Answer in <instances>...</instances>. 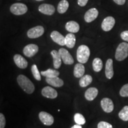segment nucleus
<instances>
[{
	"instance_id": "27",
	"label": "nucleus",
	"mask_w": 128,
	"mask_h": 128,
	"mask_svg": "<svg viewBox=\"0 0 128 128\" xmlns=\"http://www.w3.org/2000/svg\"><path fill=\"white\" fill-rule=\"evenodd\" d=\"M119 117L124 121H128V106H125L119 113Z\"/></svg>"
},
{
	"instance_id": "18",
	"label": "nucleus",
	"mask_w": 128,
	"mask_h": 128,
	"mask_svg": "<svg viewBox=\"0 0 128 128\" xmlns=\"http://www.w3.org/2000/svg\"><path fill=\"white\" fill-rule=\"evenodd\" d=\"M98 91L95 87H91L87 90L85 92V97L88 101H92L98 95Z\"/></svg>"
},
{
	"instance_id": "25",
	"label": "nucleus",
	"mask_w": 128,
	"mask_h": 128,
	"mask_svg": "<svg viewBox=\"0 0 128 128\" xmlns=\"http://www.w3.org/2000/svg\"><path fill=\"white\" fill-rule=\"evenodd\" d=\"M69 7V2L66 0H62L58 6V12L60 14H64L66 12Z\"/></svg>"
},
{
	"instance_id": "34",
	"label": "nucleus",
	"mask_w": 128,
	"mask_h": 128,
	"mask_svg": "<svg viewBox=\"0 0 128 128\" xmlns=\"http://www.w3.org/2000/svg\"><path fill=\"white\" fill-rule=\"evenodd\" d=\"M88 0H78V4L80 7H84L87 4Z\"/></svg>"
},
{
	"instance_id": "14",
	"label": "nucleus",
	"mask_w": 128,
	"mask_h": 128,
	"mask_svg": "<svg viewBox=\"0 0 128 128\" xmlns=\"http://www.w3.org/2000/svg\"><path fill=\"white\" fill-rule=\"evenodd\" d=\"M50 38L54 42L60 46L65 45V38L58 31H53L50 34Z\"/></svg>"
},
{
	"instance_id": "23",
	"label": "nucleus",
	"mask_w": 128,
	"mask_h": 128,
	"mask_svg": "<svg viewBox=\"0 0 128 128\" xmlns=\"http://www.w3.org/2000/svg\"><path fill=\"white\" fill-rule=\"evenodd\" d=\"M40 74L42 76H45L46 78H54L58 77L60 76V72L56 70H52L49 68L45 71H41Z\"/></svg>"
},
{
	"instance_id": "33",
	"label": "nucleus",
	"mask_w": 128,
	"mask_h": 128,
	"mask_svg": "<svg viewBox=\"0 0 128 128\" xmlns=\"http://www.w3.org/2000/svg\"><path fill=\"white\" fill-rule=\"evenodd\" d=\"M120 37L124 40L128 42V30H126L122 32L120 34Z\"/></svg>"
},
{
	"instance_id": "29",
	"label": "nucleus",
	"mask_w": 128,
	"mask_h": 128,
	"mask_svg": "<svg viewBox=\"0 0 128 128\" xmlns=\"http://www.w3.org/2000/svg\"><path fill=\"white\" fill-rule=\"evenodd\" d=\"M31 70H32V74H33L34 78L38 81H40L41 80V76H40V74L39 70H38V67H37V65H33L32 66L31 68Z\"/></svg>"
},
{
	"instance_id": "24",
	"label": "nucleus",
	"mask_w": 128,
	"mask_h": 128,
	"mask_svg": "<svg viewBox=\"0 0 128 128\" xmlns=\"http://www.w3.org/2000/svg\"><path fill=\"white\" fill-rule=\"evenodd\" d=\"M92 81V76L90 75H85L80 80L79 84L81 87H86L89 86Z\"/></svg>"
},
{
	"instance_id": "17",
	"label": "nucleus",
	"mask_w": 128,
	"mask_h": 128,
	"mask_svg": "<svg viewBox=\"0 0 128 128\" xmlns=\"http://www.w3.org/2000/svg\"><path fill=\"white\" fill-rule=\"evenodd\" d=\"M51 55L53 58L54 66L55 69H59L61 66L62 59L59 52L56 50H53L50 52Z\"/></svg>"
},
{
	"instance_id": "2",
	"label": "nucleus",
	"mask_w": 128,
	"mask_h": 128,
	"mask_svg": "<svg viewBox=\"0 0 128 128\" xmlns=\"http://www.w3.org/2000/svg\"><path fill=\"white\" fill-rule=\"evenodd\" d=\"M90 55V50L87 46L82 44L76 50V59L80 63H87Z\"/></svg>"
},
{
	"instance_id": "20",
	"label": "nucleus",
	"mask_w": 128,
	"mask_h": 128,
	"mask_svg": "<svg viewBox=\"0 0 128 128\" xmlns=\"http://www.w3.org/2000/svg\"><path fill=\"white\" fill-rule=\"evenodd\" d=\"M46 81L50 86H54L55 87H62L64 84L63 80L59 78L58 76L54 78H46Z\"/></svg>"
},
{
	"instance_id": "37",
	"label": "nucleus",
	"mask_w": 128,
	"mask_h": 128,
	"mask_svg": "<svg viewBox=\"0 0 128 128\" xmlns=\"http://www.w3.org/2000/svg\"><path fill=\"white\" fill-rule=\"evenodd\" d=\"M36 1H44V0H36Z\"/></svg>"
},
{
	"instance_id": "19",
	"label": "nucleus",
	"mask_w": 128,
	"mask_h": 128,
	"mask_svg": "<svg viewBox=\"0 0 128 128\" xmlns=\"http://www.w3.org/2000/svg\"><path fill=\"white\" fill-rule=\"evenodd\" d=\"M65 28L70 33H76L80 30V25L75 21H70L65 25Z\"/></svg>"
},
{
	"instance_id": "1",
	"label": "nucleus",
	"mask_w": 128,
	"mask_h": 128,
	"mask_svg": "<svg viewBox=\"0 0 128 128\" xmlns=\"http://www.w3.org/2000/svg\"><path fill=\"white\" fill-rule=\"evenodd\" d=\"M17 81L20 87L26 93L31 94L34 92L35 90L34 84L27 76L24 75H20L17 77Z\"/></svg>"
},
{
	"instance_id": "21",
	"label": "nucleus",
	"mask_w": 128,
	"mask_h": 128,
	"mask_svg": "<svg viewBox=\"0 0 128 128\" xmlns=\"http://www.w3.org/2000/svg\"><path fill=\"white\" fill-rule=\"evenodd\" d=\"M85 73V67L82 64L78 63L74 66V76L76 78H81Z\"/></svg>"
},
{
	"instance_id": "7",
	"label": "nucleus",
	"mask_w": 128,
	"mask_h": 128,
	"mask_svg": "<svg viewBox=\"0 0 128 128\" xmlns=\"http://www.w3.org/2000/svg\"><path fill=\"white\" fill-rule=\"evenodd\" d=\"M39 51V47L35 44H29L23 49V54L27 57L31 58L34 56Z\"/></svg>"
},
{
	"instance_id": "16",
	"label": "nucleus",
	"mask_w": 128,
	"mask_h": 128,
	"mask_svg": "<svg viewBox=\"0 0 128 128\" xmlns=\"http://www.w3.org/2000/svg\"><path fill=\"white\" fill-rule=\"evenodd\" d=\"M113 60L112 59H108L106 63L105 68V74L106 76L108 79H112L114 75V71H113Z\"/></svg>"
},
{
	"instance_id": "30",
	"label": "nucleus",
	"mask_w": 128,
	"mask_h": 128,
	"mask_svg": "<svg viewBox=\"0 0 128 128\" xmlns=\"http://www.w3.org/2000/svg\"><path fill=\"white\" fill-rule=\"evenodd\" d=\"M120 95L122 97H128V84L124 85L120 90Z\"/></svg>"
},
{
	"instance_id": "9",
	"label": "nucleus",
	"mask_w": 128,
	"mask_h": 128,
	"mask_svg": "<svg viewBox=\"0 0 128 128\" xmlns=\"http://www.w3.org/2000/svg\"><path fill=\"white\" fill-rule=\"evenodd\" d=\"M115 24V19L113 17L108 16L104 19L102 23V28L104 31L108 32L113 28Z\"/></svg>"
},
{
	"instance_id": "6",
	"label": "nucleus",
	"mask_w": 128,
	"mask_h": 128,
	"mask_svg": "<svg viewBox=\"0 0 128 128\" xmlns=\"http://www.w3.org/2000/svg\"><path fill=\"white\" fill-rule=\"evenodd\" d=\"M58 52L60 53V57H61L62 60L64 64H66V65H72L74 64V58L70 54V53L66 49L60 48Z\"/></svg>"
},
{
	"instance_id": "5",
	"label": "nucleus",
	"mask_w": 128,
	"mask_h": 128,
	"mask_svg": "<svg viewBox=\"0 0 128 128\" xmlns=\"http://www.w3.org/2000/svg\"><path fill=\"white\" fill-rule=\"evenodd\" d=\"M44 27L42 26H38L28 30L27 34L30 39H36V38H38L42 36L44 34Z\"/></svg>"
},
{
	"instance_id": "10",
	"label": "nucleus",
	"mask_w": 128,
	"mask_h": 128,
	"mask_svg": "<svg viewBox=\"0 0 128 128\" xmlns=\"http://www.w3.org/2000/svg\"><path fill=\"white\" fill-rule=\"evenodd\" d=\"M101 106L106 113H111L114 109L113 101L108 98H104L101 101Z\"/></svg>"
},
{
	"instance_id": "26",
	"label": "nucleus",
	"mask_w": 128,
	"mask_h": 128,
	"mask_svg": "<svg viewBox=\"0 0 128 128\" xmlns=\"http://www.w3.org/2000/svg\"><path fill=\"white\" fill-rule=\"evenodd\" d=\"M92 68L95 72H100L103 68V61L99 58H96L92 62Z\"/></svg>"
},
{
	"instance_id": "28",
	"label": "nucleus",
	"mask_w": 128,
	"mask_h": 128,
	"mask_svg": "<svg viewBox=\"0 0 128 128\" xmlns=\"http://www.w3.org/2000/svg\"><path fill=\"white\" fill-rule=\"evenodd\" d=\"M74 121L76 124L82 125L86 124V120L84 117L80 113H76L74 115Z\"/></svg>"
},
{
	"instance_id": "31",
	"label": "nucleus",
	"mask_w": 128,
	"mask_h": 128,
	"mask_svg": "<svg viewBox=\"0 0 128 128\" xmlns=\"http://www.w3.org/2000/svg\"><path fill=\"white\" fill-rule=\"evenodd\" d=\"M97 128H113V126L111 124H108L106 122L102 121L98 123Z\"/></svg>"
},
{
	"instance_id": "32",
	"label": "nucleus",
	"mask_w": 128,
	"mask_h": 128,
	"mask_svg": "<svg viewBox=\"0 0 128 128\" xmlns=\"http://www.w3.org/2000/svg\"><path fill=\"white\" fill-rule=\"evenodd\" d=\"M6 118L2 113H0V128H4L6 126Z\"/></svg>"
},
{
	"instance_id": "35",
	"label": "nucleus",
	"mask_w": 128,
	"mask_h": 128,
	"mask_svg": "<svg viewBox=\"0 0 128 128\" xmlns=\"http://www.w3.org/2000/svg\"><path fill=\"white\" fill-rule=\"evenodd\" d=\"M115 3H116L117 4L120 5V6H122V5H124V3H125L126 0H113Z\"/></svg>"
},
{
	"instance_id": "3",
	"label": "nucleus",
	"mask_w": 128,
	"mask_h": 128,
	"mask_svg": "<svg viewBox=\"0 0 128 128\" xmlns=\"http://www.w3.org/2000/svg\"><path fill=\"white\" fill-rule=\"evenodd\" d=\"M128 56V44L122 42L119 44L115 53V59L118 61H122Z\"/></svg>"
},
{
	"instance_id": "13",
	"label": "nucleus",
	"mask_w": 128,
	"mask_h": 128,
	"mask_svg": "<svg viewBox=\"0 0 128 128\" xmlns=\"http://www.w3.org/2000/svg\"><path fill=\"white\" fill-rule=\"evenodd\" d=\"M42 94L44 97L51 99L56 98L58 96V92L56 91L51 87H49V86H46L42 89Z\"/></svg>"
},
{
	"instance_id": "22",
	"label": "nucleus",
	"mask_w": 128,
	"mask_h": 128,
	"mask_svg": "<svg viewBox=\"0 0 128 128\" xmlns=\"http://www.w3.org/2000/svg\"><path fill=\"white\" fill-rule=\"evenodd\" d=\"M76 42V36L73 33H69L65 36V45L72 49L75 46Z\"/></svg>"
},
{
	"instance_id": "4",
	"label": "nucleus",
	"mask_w": 128,
	"mask_h": 128,
	"mask_svg": "<svg viewBox=\"0 0 128 128\" xmlns=\"http://www.w3.org/2000/svg\"><path fill=\"white\" fill-rule=\"evenodd\" d=\"M10 12L16 16L23 15L28 12V7L22 3H15L10 7Z\"/></svg>"
},
{
	"instance_id": "36",
	"label": "nucleus",
	"mask_w": 128,
	"mask_h": 128,
	"mask_svg": "<svg viewBox=\"0 0 128 128\" xmlns=\"http://www.w3.org/2000/svg\"><path fill=\"white\" fill-rule=\"evenodd\" d=\"M71 128H82V126L81 125H80V124H75V125H74L72 127H71Z\"/></svg>"
},
{
	"instance_id": "11",
	"label": "nucleus",
	"mask_w": 128,
	"mask_h": 128,
	"mask_svg": "<svg viewBox=\"0 0 128 128\" xmlns=\"http://www.w3.org/2000/svg\"><path fill=\"white\" fill-rule=\"evenodd\" d=\"M98 15V12L95 8L88 10L84 15V20L87 23H91L95 20Z\"/></svg>"
},
{
	"instance_id": "15",
	"label": "nucleus",
	"mask_w": 128,
	"mask_h": 128,
	"mask_svg": "<svg viewBox=\"0 0 128 128\" xmlns=\"http://www.w3.org/2000/svg\"><path fill=\"white\" fill-rule=\"evenodd\" d=\"M14 61L16 65L21 69H25L28 65L26 60L19 54H16L14 56Z\"/></svg>"
},
{
	"instance_id": "8",
	"label": "nucleus",
	"mask_w": 128,
	"mask_h": 128,
	"mask_svg": "<svg viewBox=\"0 0 128 128\" xmlns=\"http://www.w3.org/2000/svg\"><path fill=\"white\" fill-rule=\"evenodd\" d=\"M40 121L46 126H50L54 124V118L52 115L45 112H41L39 114Z\"/></svg>"
},
{
	"instance_id": "12",
	"label": "nucleus",
	"mask_w": 128,
	"mask_h": 128,
	"mask_svg": "<svg viewBox=\"0 0 128 128\" xmlns=\"http://www.w3.org/2000/svg\"><path fill=\"white\" fill-rule=\"evenodd\" d=\"M39 11L42 14L48 16H52L55 13V9L54 6L48 4H42L39 7Z\"/></svg>"
}]
</instances>
